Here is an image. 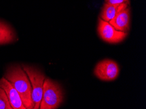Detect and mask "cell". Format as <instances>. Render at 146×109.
Here are the masks:
<instances>
[{"mask_svg":"<svg viewBox=\"0 0 146 109\" xmlns=\"http://www.w3.org/2000/svg\"><path fill=\"white\" fill-rule=\"evenodd\" d=\"M127 7H129V5L125 3L117 5L104 3L100 13V18L106 22H109L114 18L117 13Z\"/></svg>","mask_w":146,"mask_h":109,"instance_id":"8","label":"cell"},{"mask_svg":"<svg viewBox=\"0 0 146 109\" xmlns=\"http://www.w3.org/2000/svg\"><path fill=\"white\" fill-rule=\"evenodd\" d=\"M16 40V35L13 29L5 22L0 21V44L13 43Z\"/></svg>","mask_w":146,"mask_h":109,"instance_id":"9","label":"cell"},{"mask_svg":"<svg viewBox=\"0 0 146 109\" xmlns=\"http://www.w3.org/2000/svg\"><path fill=\"white\" fill-rule=\"evenodd\" d=\"M64 101L62 88L58 82L45 78L39 109H57Z\"/></svg>","mask_w":146,"mask_h":109,"instance_id":"2","label":"cell"},{"mask_svg":"<svg viewBox=\"0 0 146 109\" xmlns=\"http://www.w3.org/2000/svg\"><path fill=\"white\" fill-rule=\"evenodd\" d=\"M4 78L10 82L19 93L25 107L33 109L34 103L32 98V87L27 74L19 65L9 67Z\"/></svg>","mask_w":146,"mask_h":109,"instance_id":"1","label":"cell"},{"mask_svg":"<svg viewBox=\"0 0 146 109\" xmlns=\"http://www.w3.org/2000/svg\"><path fill=\"white\" fill-rule=\"evenodd\" d=\"M94 73L98 79L103 81H113L118 77L119 67L113 60L106 59L99 61L95 67Z\"/></svg>","mask_w":146,"mask_h":109,"instance_id":"4","label":"cell"},{"mask_svg":"<svg viewBox=\"0 0 146 109\" xmlns=\"http://www.w3.org/2000/svg\"></svg>","mask_w":146,"mask_h":109,"instance_id":"12","label":"cell"},{"mask_svg":"<svg viewBox=\"0 0 146 109\" xmlns=\"http://www.w3.org/2000/svg\"><path fill=\"white\" fill-rule=\"evenodd\" d=\"M105 3L110 4V5H121V4H130V0H105Z\"/></svg>","mask_w":146,"mask_h":109,"instance_id":"11","label":"cell"},{"mask_svg":"<svg viewBox=\"0 0 146 109\" xmlns=\"http://www.w3.org/2000/svg\"><path fill=\"white\" fill-rule=\"evenodd\" d=\"M0 109H13L3 89L0 88Z\"/></svg>","mask_w":146,"mask_h":109,"instance_id":"10","label":"cell"},{"mask_svg":"<svg viewBox=\"0 0 146 109\" xmlns=\"http://www.w3.org/2000/svg\"><path fill=\"white\" fill-rule=\"evenodd\" d=\"M22 67L29 78L32 87V98L34 103L33 109H39L43 94V83L45 76L38 69L28 65H22Z\"/></svg>","mask_w":146,"mask_h":109,"instance_id":"3","label":"cell"},{"mask_svg":"<svg viewBox=\"0 0 146 109\" xmlns=\"http://www.w3.org/2000/svg\"><path fill=\"white\" fill-rule=\"evenodd\" d=\"M113 27L117 30L123 32H127L130 30V11L129 7L121 11L113 19L109 22Z\"/></svg>","mask_w":146,"mask_h":109,"instance_id":"7","label":"cell"},{"mask_svg":"<svg viewBox=\"0 0 146 109\" xmlns=\"http://www.w3.org/2000/svg\"><path fill=\"white\" fill-rule=\"evenodd\" d=\"M0 88L3 89L5 92L13 109H27L24 106L19 93L4 77L0 79Z\"/></svg>","mask_w":146,"mask_h":109,"instance_id":"6","label":"cell"},{"mask_svg":"<svg viewBox=\"0 0 146 109\" xmlns=\"http://www.w3.org/2000/svg\"><path fill=\"white\" fill-rule=\"evenodd\" d=\"M98 33L100 38L108 43L115 44L123 41L127 37V32L117 30L109 22L101 19L98 20Z\"/></svg>","mask_w":146,"mask_h":109,"instance_id":"5","label":"cell"}]
</instances>
